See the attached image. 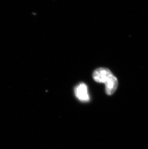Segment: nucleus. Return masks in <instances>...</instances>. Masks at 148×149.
<instances>
[{"mask_svg":"<svg viewBox=\"0 0 148 149\" xmlns=\"http://www.w3.org/2000/svg\"><path fill=\"white\" fill-rule=\"evenodd\" d=\"M93 78L97 83L105 84V93L107 95L113 94L118 88L117 78L107 68H100L95 70L93 73Z\"/></svg>","mask_w":148,"mask_h":149,"instance_id":"f257e3e1","label":"nucleus"},{"mask_svg":"<svg viewBox=\"0 0 148 149\" xmlns=\"http://www.w3.org/2000/svg\"><path fill=\"white\" fill-rule=\"evenodd\" d=\"M75 94L80 101L84 102H88L89 96L87 85L84 83H80L75 88Z\"/></svg>","mask_w":148,"mask_h":149,"instance_id":"f03ea898","label":"nucleus"}]
</instances>
